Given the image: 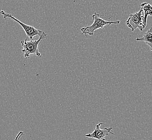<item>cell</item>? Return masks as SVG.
<instances>
[{
    "instance_id": "obj_1",
    "label": "cell",
    "mask_w": 152,
    "mask_h": 140,
    "mask_svg": "<svg viewBox=\"0 0 152 140\" xmlns=\"http://www.w3.org/2000/svg\"><path fill=\"white\" fill-rule=\"evenodd\" d=\"M112 17L109 18L108 20H106L100 18L99 14L97 12H95L94 15H92V18L94 20V23L90 26H85L84 28H82L80 29L82 34L86 35H88L90 36H93L94 34V32L96 31L97 30L99 29H102L104 27L107 26V25H118L120 23V20L117 21H111L110 19Z\"/></svg>"
},
{
    "instance_id": "obj_2",
    "label": "cell",
    "mask_w": 152,
    "mask_h": 140,
    "mask_svg": "<svg viewBox=\"0 0 152 140\" xmlns=\"http://www.w3.org/2000/svg\"><path fill=\"white\" fill-rule=\"evenodd\" d=\"M47 36V34H45L39 36V39L36 41L30 40V41H27L28 37H26L24 41H21L20 43L23 47V49L22 50V52L24 53V57L29 58L31 55H35L41 57L42 55L39 52L38 45L41 43V41L46 38Z\"/></svg>"
},
{
    "instance_id": "obj_3",
    "label": "cell",
    "mask_w": 152,
    "mask_h": 140,
    "mask_svg": "<svg viewBox=\"0 0 152 140\" xmlns=\"http://www.w3.org/2000/svg\"><path fill=\"white\" fill-rule=\"evenodd\" d=\"M143 10L141 9L139 12L134 14H131L129 18L126 20L127 26L130 28L132 31L139 29L141 31L146 28L144 24V16L142 15Z\"/></svg>"
},
{
    "instance_id": "obj_4",
    "label": "cell",
    "mask_w": 152,
    "mask_h": 140,
    "mask_svg": "<svg viewBox=\"0 0 152 140\" xmlns=\"http://www.w3.org/2000/svg\"><path fill=\"white\" fill-rule=\"evenodd\" d=\"M1 14L3 15V18H4L5 19L11 18L12 20H15V22H16L20 24V26L23 28L24 31H25L26 35H27V37L29 38L31 40H32L33 38L36 36H41V35L45 34L44 31L37 29L33 26H29V25L23 23L20 20H18L17 18H16L15 17H14L12 15L10 14H8V13H7L4 10H2L1 12Z\"/></svg>"
},
{
    "instance_id": "obj_5",
    "label": "cell",
    "mask_w": 152,
    "mask_h": 140,
    "mask_svg": "<svg viewBox=\"0 0 152 140\" xmlns=\"http://www.w3.org/2000/svg\"><path fill=\"white\" fill-rule=\"evenodd\" d=\"M104 124V123H99L97 124L96 128L92 133H88L85 135V137L92 138L97 140H106L105 137L110 134L114 135L112 131L113 128H105L104 129H100V126Z\"/></svg>"
},
{
    "instance_id": "obj_6",
    "label": "cell",
    "mask_w": 152,
    "mask_h": 140,
    "mask_svg": "<svg viewBox=\"0 0 152 140\" xmlns=\"http://www.w3.org/2000/svg\"><path fill=\"white\" fill-rule=\"evenodd\" d=\"M137 41L144 42L150 48V50L152 51V27L147 31L142 37L136 38Z\"/></svg>"
},
{
    "instance_id": "obj_7",
    "label": "cell",
    "mask_w": 152,
    "mask_h": 140,
    "mask_svg": "<svg viewBox=\"0 0 152 140\" xmlns=\"http://www.w3.org/2000/svg\"><path fill=\"white\" fill-rule=\"evenodd\" d=\"M141 8L144 12V24L146 26L148 16H152V6L149 3L144 2L141 4Z\"/></svg>"
},
{
    "instance_id": "obj_8",
    "label": "cell",
    "mask_w": 152,
    "mask_h": 140,
    "mask_svg": "<svg viewBox=\"0 0 152 140\" xmlns=\"http://www.w3.org/2000/svg\"><path fill=\"white\" fill-rule=\"evenodd\" d=\"M24 134V132L23 131H20L19 133H18V135L16 136V137L15 139V140H20V139L21 136Z\"/></svg>"
}]
</instances>
